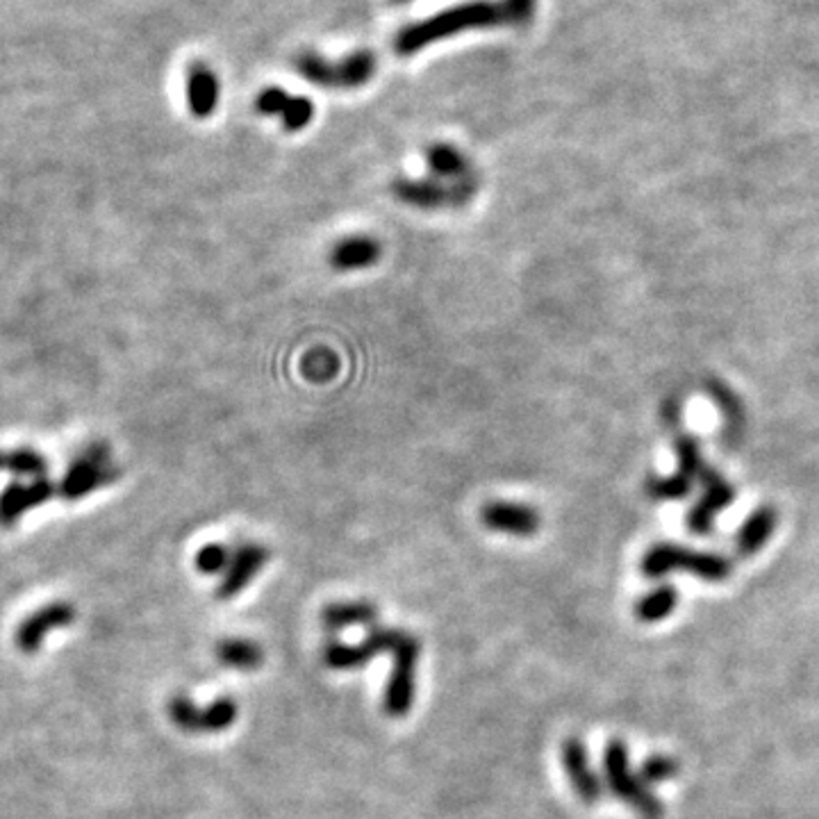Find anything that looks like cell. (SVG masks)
Segmentation results:
<instances>
[{
    "instance_id": "6da1fadb",
    "label": "cell",
    "mask_w": 819,
    "mask_h": 819,
    "mask_svg": "<svg viewBox=\"0 0 819 819\" xmlns=\"http://www.w3.org/2000/svg\"><path fill=\"white\" fill-rule=\"evenodd\" d=\"M537 10V0H474L449 7L440 14L403 28L394 41L396 53L410 57L430 44L469 30L528 26Z\"/></svg>"
},
{
    "instance_id": "7a4b0ae2",
    "label": "cell",
    "mask_w": 819,
    "mask_h": 819,
    "mask_svg": "<svg viewBox=\"0 0 819 819\" xmlns=\"http://www.w3.org/2000/svg\"><path fill=\"white\" fill-rule=\"evenodd\" d=\"M478 189H481V178L451 185L440 178H394L392 194L399 203L408 205L421 212H440V210H460L474 201Z\"/></svg>"
},
{
    "instance_id": "3957f363",
    "label": "cell",
    "mask_w": 819,
    "mask_h": 819,
    "mask_svg": "<svg viewBox=\"0 0 819 819\" xmlns=\"http://www.w3.org/2000/svg\"><path fill=\"white\" fill-rule=\"evenodd\" d=\"M378 60L371 51H355L342 60H326L319 53H303L296 60V71L303 80L324 89H360L376 76Z\"/></svg>"
},
{
    "instance_id": "277c9868",
    "label": "cell",
    "mask_w": 819,
    "mask_h": 819,
    "mask_svg": "<svg viewBox=\"0 0 819 819\" xmlns=\"http://www.w3.org/2000/svg\"><path fill=\"white\" fill-rule=\"evenodd\" d=\"M676 569L715 583L731 576V562L715 553L688 551L678 544H658L644 553L642 574L647 578H663Z\"/></svg>"
},
{
    "instance_id": "5b68a950",
    "label": "cell",
    "mask_w": 819,
    "mask_h": 819,
    "mask_svg": "<svg viewBox=\"0 0 819 819\" xmlns=\"http://www.w3.org/2000/svg\"><path fill=\"white\" fill-rule=\"evenodd\" d=\"M603 774L606 783L615 797H619L631 808H635L644 819L663 817V806L649 792L647 783L640 779V774H633L631 763H628V751L622 740L608 742L606 754H603Z\"/></svg>"
},
{
    "instance_id": "8992f818",
    "label": "cell",
    "mask_w": 819,
    "mask_h": 819,
    "mask_svg": "<svg viewBox=\"0 0 819 819\" xmlns=\"http://www.w3.org/2000/svg\"><path fill=\"white\" fill-rule=\"evenodd\" d=\"M421 656V642L408 631L399 633L392 649V674L385 685L383 710L387 717L401 719L410 713L417 688V663Z\"/></svg>"
},
{
    "instance_id": "52a82bcc",
    "label": "cell",
    "mask_w": 819,
    "mask_h": 819,
    "mask_svg": "<svg viewBox=\"0 0 819 819\" xmlns=\"http://www.w3.org/2000/svg\"><path fill=\"white\" fill-rule=\"evenodd\" d=\"M169 717L185 733H221L237 722L239 708L230 697H221L210 706L198 708L185 694H176L169 701Z\"/></svg>"
},
{
    "instance_id": "ba28073f",
    "label": "cell",
    "mask_w": 819,
    "mask_h": 819,
    "mask_svg": "<svg viewBox=\"0 0 819 819\" xmlns=\"http://www.w3.org/2000/svg\"><path fill=\"white\" fill-rule=\"evenodd\" d=\"M399 628L371 626L369 635L358 644L346 642H328L324 647V663L335 669V672H353V669L367 667L371 660L380 653H392L396 640H399Z\"/></svg>"
},
{
    "instance_id": "9c48e42d",
    "label": "cell",
    "mask_w": 819,
    "mask_h": 819,
    "mask_svg": "<svg viewBox=\"0 0 819 819\" xmlns=\"http://www.w3.org/2000/svg\"><path fill=\"white\" fill-rule=\"evenodd\" d=\"M481 521L487 531L510 535V537H533L542 526V517L535 506L521 501L496 499L485 503L481 510Z\"/></svg>"
},
{
    "instance_id": "30bf717a",
    "label": "cell",
    "mask_w": 819,
    "mask_h": 819,
    "mask_svg": "<svg viewBox=\"0 0 819 819\" xmlns=\"http://www.w3.org/2000/svg\"><path fill=\"white\" fill-rule=\"evenodd\" d=\"M269 556V549L260 542H242L235 546L230 565L223 572V578L217 587V597L221 601H230L237 594H242L253 583V578L262 572L264 565H267Z\"/></svg>"
},
{
    "instance_id": "8fae6325",
    "label": "cell",
    "mask_w": 819,
    "mask_h": 819,
    "mask_svg": "<svg viewBox=\"0 0 819 819\" xmlns=\"http://www.w3.org/2000/svg\"><path fill=\"white\" fill-rule=\"evenodd\" d=\"M560 758L562 767H565V772L569 776V783H572V790L578 794V799L587 806L597 804L603 794V783L599 779V774L592 769L585 742L581 738H567L562 742Z\"/></svg>"
},
{
    "instance_id": "7c38bea8",
    "label": "cell",
    "mask_w": 819,
    "mask_h": 819,
    "mask_svg": "<svg viewBox=\"0 0 819 819\" xmlns=\"http://www.w3.org/2000/svg\"><path fill=\"white\" fill-rule=\"evenodd\" d=\"M73 619H76V610H73L69 603H51V606L41 608L16 628V649H21L23 653H35L44 644V637L53 628H64L71 626Z\"/></svg>"
},
{
    "instance_id": "4fadbf2b",
    "label": "cell",
    "mask_w": 819,
    "mask_h": 819,
    "mask_svg": "<svg viewBox=\"0 0 819 819\" xmlns=\"http://www.w3.org/2000/svg\"><path fill=\"white\" fill-rule=\"evenodd\" d=\"M678 451V471L669 478H656L649 483V492L656 499H683L690 492V485L694 483V476L701 469V455L699 446L692 437H678L676 442Z\"/></svg>"
},
{
    "instance_id": "5bb4252c",
    "label": "cell",
    "mask_w": 819,
    "mask_h": 819,
    "mask_svg": "<svg viewBox=\"0 0 819 819\" xmlns=\"http://www.w3.org/2000/svg\"><path fill=\"white\" fill-rule=\"evenodd\" d=\"M383 258V246L374 235H349L333 244L328 253V264L339 273H353L376 267Z\"/></svg>"
},
{
    "instance_id": "9a60e30c",
    "label": "cell",
    "mask_w": 819,
    "mask_h": 819,
    "mask_svg": "<svg viewBox=\"0 0 819 819\" xmlns=\"http://www.w3.org/2000/svg\"><path fill=\"white\" fill-rule=\"evenodd\" d=\"M703 483H706V492H703L701 501L694 506L688 517L690 531L697 535H706L713 531L715 517L735 499L733 487L728 485L717 471H706V474H703Z\"/></svg>"
},
{
    "instance_id": "2e32d148",
    "label": "cell",
    "mask_w": 819,
    "mask_h": 819,
    "mask_svg": "<svg viewBox=\"0 0 819 819\" xmlns=\"http://www.w3.org/2000/svg\"><path fill=\"white\" fill-rule=\"evenodd\" d=\"M221 101V80L212 66L196 62L187 73V105L194 119H210Z\"/></svg>"
},
{
    "instance_id": "e0dca14e",
    "label": "cell",
    "mask_w": 819,
    "mask_h": 819,
    "mask_svg": "<svg viewBox=\"0 0 819 819\" xmlns=\"http://www.w3.org/2000/svg\"><path fill=\"white\" fill-rule=\"evenodd\" d=\"M426 169L428 176L440 178L451 185H460V182L478 178V171L465 151H460L453 144H430L426 151Z\"/></svg>"
},
{
    "instance_id": "ac0fdd59",
    "label": "cell",
    "mask_w": 819,
    "mask_h": 819,
    "mask_svg": "<svg viewBox=\"0 0 819 819\" xmlns=\"http://www.w3.org/2000/svg\"><path fill=\"white\" fill-rule=\"evenodd\" d=\"M57 494L55 485L46 478H37L32 485H10L0 494V526H14L23 512L41 506Z\"/></svg>"
},
{
    "instance_id": "d6986e66",
    "label": "cell",
    "mask_w": 819,
    "mask_h": 819,
    "mask_svg": "<svg viewBox=\"0 0 819 819\" xmlns=\"http://www.w3.org/2000/svg\"><path fill=\"white\" fill-rule=\"evenodd\" d=\"M117 478H119V469L114 465L98 467V465H91V462L78 458L76 465L69 469V474H66L64 481L60 483V494L64 496V499L76 501V499H82V496H87L89 492H94L96 487L114 483Z\"/></svg>"
},
{
    "instance_id": "ffe728a7",
    "label": "cell",
    "mask_w": 819,
    "mask_h": 819,
    "mask_svg": "<svg viewBox=\"0 0 819 819\" xmlns=\"http://www.w3.org/2000/svg\"><path fill=\"white\" fill-rule=\"evenodd\" d=\"M378 617V608L371 601H337L330 603L321 612V622L328 631H344V628L355 626H374Z\"/></svg>"
},
{
    "instance_id": "44dd1931",
    "label": "cell",
    "mask_w": 819,
    "mask_h": 819,
    "mask_svg": "<svg viewBox=\"0 0 819 819\" xmlns=\"http://www.w3.org/2000/svg\"><path fill=\"white\" fill-rule=\"evenodd\" d=\"M217 658L230 669L239 672H253L264 663V651L258 642L244 640V637H228L217 644Z\"/></svg>"
},
{
    "instance_id": "7402d4cb",
    "label": "cell",
    "mask_w": 819,
    "mask_h": 819,
    "mask_svg": "<svg viewBox=\"0 0 819 819\" xmlns=\"http://www.w3.org/2000/svg\"><path fill=\"white\" fill-rule=\"evenodd\" d=\"M776 528V515L772 508H758L754 515L744 521L738 535V551L742 556H754L763 549Z\"/></svg>"
},
{
    "instance_id": "603a6c76",
    "label": "cell",
    "mask_w": 819,
    "mask_h": 819,
    "mask_svg": "<svg viewBox=\"0 0 819 819\" xmlns=\"http://www.w3.org/2000/svg\"><path fill=\"white\" fill-rule=\"evenodd\" d=\"M676 599H678V594L674 587L660 585L656 587V590H651L649 594H644V597L635 603V615L640 622H647V624L660 622V619L672 615L676 608Z\"/></svg>"
},
{
    "instance_id": "cb8c5ba5",
    "label": "cell",
    "mask_w": 819,
    "mask_h": 819,
    "mask_svg": "<svg viewBox=\"0 0 819 819\" xmlns=\"http://www.w3.org/2000/svg\"><path fill=\"white\" fill-rule=\"evenodd\" d=\"M10 469L16 476H32V478H44L48 471V462L41 453L32 449H19V451H0V471Z\"/></svg>"
},
{
    "instance_id": "d4e9b609",
    "label": "cell",
    "mask_w": 819,
    "mask_h": 819,
    "mask_svg": "<svg viewBox=\"0 0 819 819\" xmlns=\"http://www.w3.org/2000/svg\"><path fill=\"white\" fill-rule=\"evenodd\" d=\"M230 558H233V551H230L226 544L221 542L205 544L194 556L196 572H201L205 576H219L228 569Z\"/></svg>"
},
{
    "instance_id": "484cf974",
    "label": "cell",
    "mask_w": 819,
    "mask_h": 819,
    "mask_svg": "<svg viewBox=\"0 0 819 819\" xmlns=\"http://www.w3.org/2000/svg\"><path fill=\"white\" fill-rule=\"evenodd\" d=\"M314 112H317V107H314L310 98L292 96L285 107V112L280 114V121H283V128L287 132H301L314 121Z\"/></svg>"
},
{
    "instance_id": "4316f807",
    "label": "cell",
    "mask_w": 819,
    "mask_h": 819,
    "mask_svg": "<svg viewBox=\"0 0 819 819\" xmlns=\"http://www.w3.org/2000/svg\"><path fill=\"white\" fill-rule=\"evenodd\" d=\"M289 98L292 96L287 94V89L267 87L260 91L258 98H255V107H258V112L264 114V117H280V114L285 112Z\"/></svg>"
},
{
    "instance_id": "83f0119b",
    "label": "cell",
    "mask_w": 819,
    "mask_h": 819,
    "mask_svg": "<svg viewBox=\"0 0 819 819\" xmlns=\"http://www.w3.org/2000/svg\"><path fill=\"white\" fill-rule=\"evenodd\" d=\"M676 772H678V767L672 758L656 756V758H649L647 763L642 765L640 779L647 785H656V783L672 779V776H676Z\"/></svg>"
},
{
    "instance_id": "f1b7e54d",
    "label": "cell",
    "mask_w": 819,
    "mask_h": 819,
    "mask_svg": "<svg viewBox=\"0 0 819 819\" xmlns=\"http://www.w3.org/2000/svg\"><path fill=\"white\" fill-rule=\"evenodd\" d=\"M394 3H410V0H394Z\"/></svg>"
}]
</instances>
